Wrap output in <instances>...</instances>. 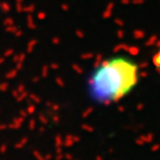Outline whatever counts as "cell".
<instances>
[{
  "instance_id": "6da1fadb",
  "label": "cell",
  "mask_w": 160,
  "mask_h": 160,
  "mask_svg": "<svg viewBox=\"0 0 160 160\" xmlns=\"http://www.w3.org/2000/svg\"><path fill=\"white\" fill-rule=\"evenodd\" d=\"M141 67L132 56L118 54L103 58L87 77V95L100 106L118 103L140 83Z\"/></svg>"
},
{
  "instance_id": "7a4b0ae2",
  "label": "cell",
  "mask_w": 160,
  "mask_h": 160,
  "mask_svg": "<svg viewBox=\"0 0 160 160\" xmlns=\"http://www.w3.org/2000/svg\"><path fill=\"white\" fill-rule=\"evenodd\" d=\"M153 62H154V65H157V67H160V50L154 55Z\"/></svg>"
}]
</instances>
